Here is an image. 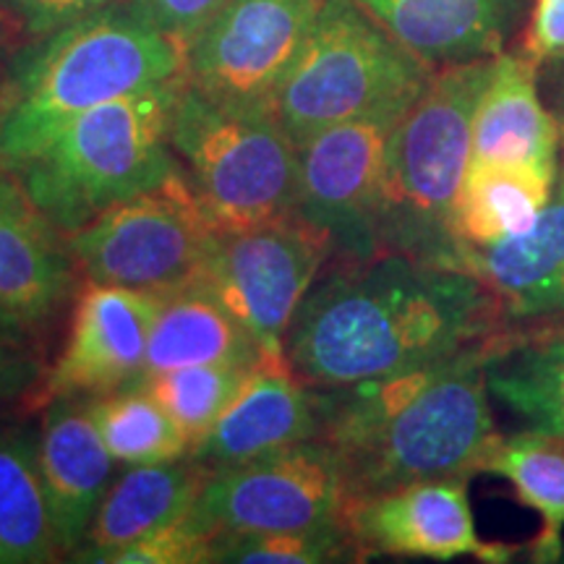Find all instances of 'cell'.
<instances>
[{
    "label": "cell",
    "instance_id": "obj_22",
    "mask_svg": "<svg viewBox=\"0 0 564 564\" xmlns=\"http://www.w3.org/2000/svg\"><path fill=\"white\" fill-rule=\"evenodd\" d=\"M486 382L525 429L564 440V319L510 324L494 335Z\"/></svg>",
    "mask_w": 564,
    "mask_h": 564
},
{
    "label": "cell",
    "instance_id": "obj_12",
    "mask_svg": "<svg viewBox=\"0 0 564 564\" xmlns=\"http://www.w3.org/2000/svg\"><path fill=\"white\" fill-rule=\"evenodd\" d=\"M398 116L356 118L329 126L299 147V188L293 212L327 236L333 259L379 253V202Z\"/></svg>",
    "mask_w": 564,
    "mask_h": 564
},
{
    "label": "cell",
    "instance_id": "obj_25",
    "mask_svg": "<svg viewBox=\"0 0 564 564\" xmlns=\"http://www.w3.org/2000/svg\"><path fill=\"white\" fill-rule=\"evenodd\" d=\"M63 560L42 489L37 429L0 415V564Z\"/></svg>",
    "mask_w": 564,
    "mask_h": 564
},
{
    "label": "cell",
    "instance_id": "obj_37",
    "mask_svg": "<svg viewBox=\"0 0 564 564\" xmlns=\"http://www.w3.org/2000/svg\"><path fill=\"white\" fill-rule=\"evenodd\" d=\"M560 186L564 188V160H562V171H560Z\"/></svg>",
    "mask_w": 564,
    "mask_h": 564
},
{
    "label": "cell",
    "instance_id": "obj_21",
    "mask_svg": "<svg viewBox=\"0 0 564 564\" xmlns=\"http://www.w3.org/2000/svg\"><path fill=\"white\" fill-rule=\"evenodd\" d=\"M207 478V470H202L192 457L126 465L123 474L110 481L87 535L68 560L108 564L110 556L131 541L173 523L192 510Z\"/></svg>",
    "mask_w": 564,
    "mask_h": 564
},
{
    "label": "cell",
    "instance_id": "obj_17",
    "mask_svg": "<svg viewBox=\"0 0 564 564\" xmlns=\"http://www.w3.org/2000/svg\"><path fill=\"white\" fill-rule=\"evenodd\" d=\"M37 463L55 535L66 560L87 535L91 518L116 478V460L91 419L87 398L53 400L42 408Z\"/></svg>",
    "mask_w": 564,
    "mask_h": 564
},
{
    "label": "cell",
    "instance_id": "obj_32",
    "mask_svg": "<svg viewBox=\"0 0 564 564\" xmlns=\"http://www.w3.org/2000/svg\"><path fill=\"white\" fill-rule=\"evenodd\" d=\"M116 3L121 0H0V6L19 21L21 32L30 40Z\"/></svg>",
    "mask_w": 564,
    "mask_h": 564
},
{
    "label": "cell",
    "instance_id": "obj_14",
    "mask_svg": "<svg viewBox=\"0 0 564 564\" xmlns=\"http://www.w3.org/2000/svg\"><path fill=\"white\" fill-rule=\"evenodd\" d=\"M470 476L415 481L350 499L348 523L358 552L369 556L453 562L474 556L486 564H505L518 546L478 539L468 499Z\"/></svg>",
    "mask_w": 564,
    "mask_h": 564
},
{
    "label": "cell",
    "instance_id": "obj_26",
    "mask_svg": "<svg viewBox=\"0 0 564 564\" xmlns=\"http://www.w3.org/2000/svg\"><path fill=\"white\" fill-rule=\"evenodd\" d=\"M484 474L505 478L514 497L541 518L531 560L560 562L564 554V440L533 429L499 434L484 460Z\"/></svg>",
    "mask_w": 564,
    "mask_h": 564
},
{
    "label": "cell",
    "instance_id": "obj_4",
    "mask_svg": "<svg viewBox=\"0 0 564 564\" xmlns=\"http://www.w3.org/2000/svg\"><path fill=\"white\" fill-rule=\"evenodd\" d=\"M186 76L97 105L68 121L11 175L63 236L181 171L171 118Z\"/></svg>",
    "mask_w": 564,
    "mask_h": 564
},
{
    "label": "cell",
    "instance_id": "obj_3",
    "mask_svg": "<svg viewBox=\"0 0 564 564\" xmlns=\"http://www.w3.org/2000/svg\"><path fill=\"white\" fill-rule=\"evenodd\" d=\"M186 42L116 3L30 40L0 82V171L97 105L183 76Z\"/></svg>",
    "mask_w": 564,
    "mask_h": 564
},
{
    "label": "cell",
    "instance_id": "obj_2",
    "mask_svg": "<svg viewBox=\"0 0 564 564\" xmlns=\"http://www.w3.org/2000/svg\"><path fill=\"white\" fill-rule=\"evenodd\" d=\"M491 340L322 392V432L350 499L429 478L474 476L497 442L486 358Z\"/></svg>",
    "mask_w": 564,
    "mask_h": 564
},
{
    "label": "cell",
    "instance_id": "obj_23",
    "mask_svg": "<svg viewBox=\"0 0 564 564\" xmlns=\"http://www.w3.org/2000/svg\"><path fill=\"white\" fill-rule=\"evenodd\" d=\"M264 352L253 335L202 280L162 293L144 373L212 364H257Z\"/></svg>",
    "mask_w": 564,
    "mask_h": 564
},
{
    "label": "cell",
    "instance_id": "obj_15",
    "mask_svg": "<svg viewBox=\"0 0 564 564\" xmlns=\"http://www.w3.org/2000/svg\"><path fill=\"white\" fill-rule=\"evenodd\" d=\"M76 278L66 236L0 171V324L37 343L76 295Z\"/></svg>",
    "mask_w": 564,
    "mask_h": 564
},
{
    "label": "cell",
    "instance_id": "obj_7",
    "mask_svg": "<svg viewBox=\"0 0 564 564\" xmlns=\"http://www.w3.org/2000/svg\"><path fill=\"white\" fill-rule=\"evenodd\" d=\"M167 137L220 232L293 212L299 147L270 110L217 102L183 82Z\"/></svg>",
    "mask_w": 564,
    "mask_h": 564
},
{
    "label": "cell",
    "instance_id": "obj_27",
    "mask_svg": "<svg viewBox=\"0 0 564 564\" xmlns=\"http://www.w3.org/2000/svg\"><path fill=\"white\" fill-rule=\"evenodd\" d=\"M87 403L116 463H171L192 453V444L175 421L139 382L100 398H87Z\"/></svg>",
    "mask_w": 564,
    "mask_h": 564
},
{
    "label": "cell",
    "instance_id": "obj_8",
    "mask_svg": "<svg viewBox=\"0 0 564 564\" xmlns=\"http://www.w3.org/2000/svg\"><path fill=\"white\" fill-rule=\"evenodd\" d=\"M82 280L171 293L199 280L220 241L183 167L66 236Z\"/></svg>",
    "mask_w": 564,
    "mask_h": 564
},
{
    "label": "cell",
    "instance_id": "obj_13",
    "mask_svg": "<svg viewBox=\"0 0 564 564\" xmlns=\"http://www.w3.org/2000/svg\"><path fill=\"white\" fill-rule=\"evenodd\" d=\"M162 293L84 280L74 295L68 335L45 369L26 411L53 400L100 398L144 377L147 345Z\"/></svg>",
    "mask_w": 564,
    "mask_h": 564
},
{
    "label": "cell",
    "instance_id": "obj_35",
    "mask_svg": "<svg viewBox=\"0 0 564 564\" xmlns=\"http://www.w3.org/2000/svg\"><path fill=\"white\" fill-rule=\"evenodd\" d=\"M554 66H562L560 76H556V84H554V118L556 123H560V133H562V154H564V58L556 61Z\"/></svg>",
    "mask_w": 564,
    "mask_h": 564
},
{
    "label": "cell",
    "instance_id": "obj_10",
    "mask_svg": "<svg viewBox=\"0 0 564 564\" xmlns=\"http://www.w3.org/2000/svg\"><path fill=\"white\" fill-rule=\"evenodd\" d=\"M350 489L327 442L306 440L212 474L194 512L217 535L345 523Z\"/></svg>",
    "mask_w": 564,
    "mask_h": 564
},
{
    "label": "cell",
    "instance_id": "obj_33",
    "mask_svg": "<svg viewBox=\"0 0 564 564\" xmlns=\"http://www.w3.org/2000/svg\"><path fill=\"white\" fill-rule=\"evenodd\" d=\"M123 3L158 30L188 42L228 0H123Z\"/></svg>",
    "mask_w": 564,
    "mask_h": 564
},
{
    "label": "cell",
    "instance_id": "obj_34",
    "mask_svg": "<svg viewBox=\"0 0 564 564\" xmlns=\"http://www.w3.org/2000/svg\"><path fill=\"white\" fill-rule=\"evenodd\" d=\"M520 53L539 68L564 58V0H535Z\"/></svg>",
    "mask_w": 564,
    "mask_h": 564
},
{
    "label": "cell",
    "instance_id": "obj_29",
    "mask_svg": "<svg viewBox=\"0 0 564 564\" xmlns=\"http://www.w3.org/2000/svg\"><path fill=\"white\" fill-rule=\"evenodd\" d=\"M333 564L364 562L348 523L303 531L217 535L209 564Z\"/></svg>",
    "mask_w": 564,
    "mask_h": 564
},
{
    "label": "cell",
    "instance_id": "obj_20",
    "mask_svg": "<svg viewBox=\"0 0 564 564\" xmlns=\"http://www.w3.org/2000/svg\"><path fill=\"white\" fill-rule=\"evenodd\" d=\"M562 133L541 102L539 66L525 53H502L478 100L470 160L562 171Z\"/></svg>",
    "mask_w": 564,
    "mask_h": 564
},
{
    "label": "cell",
    "instance_id": "obj_6",
    "mask_svg": "<svg viewBox=\"0 0 564 564\" xmlns=\"http://www.w3.org/2000/svg\"><path fill=\"white\" fill-rule=\"evenodd\" d=\"M434 70L358 0H324L272 116L301 144L329 126L405 112Z\"/></svg>",
    "mask_w": 564,
    "mask_h": 564
},
{
    "label": "cell",
    "instance_id": "obj_30",
    "mask_svg": "<svg viewBox=\"0 0 564 564\" xmlns=\"http://www.w3.org/2000/svg\"><path fill=\"white\" fill-rule=\"evenodd\" d=\"M215 541L217 533L192 507L173 523L131 541L108 564H209Z\"/></svg>",
    "mask_w": 564,
    "mask_h": 564
},
{
    "label": "cell",
    "instance_id": "obj_24",
    "mask_svg": "<svg viewBox=\"0 0 564 564\" xmlns=\"http://www.w3.org/2000/svg\"><path fill=\"white\" fill-rule=\"evenodd\" d=\"M556 183L560 171L470 160L449 225L455 257L468 246H489L531 228L554 199Z\"/></svg>",
    "mask_w": 564,
    "mask_h": 564
},
{
    "label": "cell",
    "instance_id": "obj_28",
    "mask_svg": "<svg viewBox=\"0 0 564 564\" xmlns=\"http://www.w3.org/2000/svg\"><path fill=\"white\" fill-rule=\"evenodd\" d=\"M253 366V364H251ZM249 364H212V366H183V369L144 373L139 384L152 394L165 413L175 421L188 444L202 440L212 423L241 387Z\"/></svg>",
    "mask_w": 564,
    "mask_h": 564
},
{
    "label": "cell",
    "instance_id": "obj_9",
    "mask_svg": "<svg viewBox=\"0 0 564 564\" xmlns=\"http://www.w3.org/2000/svg\"><path fill=\"white\" fill-rule=\"evenodd\" d=\"M329 259L327 236L291 212L220 232L199 280L249 329L264 356H285L288 329Z\"/></svg>",
    "mask_w": 564,
    "mask_h": 564
},
{
    "label": "cell",
    "instance_id": "obj_16",
    "mask_svg": "<svg viewBox=\"0 0 564 564\" xmlns=\"http://www.w3.org/2000/svg\"><path fill=\"white\" fill-rule=\"evenodd\" d=\"M319 432L322 392L303 382L285 356H262L188 457L212 476Z\"/></svg>",
    "mask_w": 564,
    "mask_h": 564
},
{
    "label": "cell",
    "instance_id": "obj_19",
    "mask_svg": "<svg viewBox=\"0 0 564 564\" xmlns=\"http://www.w3.org/2000/svg\"><path fill=\"white\" fill-rule=\"evenodd\" d=\"M432 68L505 53L528 0H358Z\"/></svg>",
    "mask_w": 564,
    "mask_h": 564
},
{
    "label": "cell",
    "instance_id": "obj_18",
    "mask_svg": "<svg viewBox=\"0 0 564 564\" xmlns=\"http://www.w3.org/2000/svg\"><path fill=\"white\" fill-rule=\"evenodd\" d=\"M453 267L484 280L510 324L564 319V188L531 228L489 246L457 251Z\"/></svg>",
    "mask_w": 564,
    "mask_h": 564
},
{
    "label": "cell",
    "instance_id": "obj_31",
    "mask_svg": "<svg viewBox=\"0 0 564 564\" xmlns=\"http://www.w3.org/2000/svg\"><path fill=\"white\" fill-rule=\"evenodd\" d=\"M42 377L45 364L34 348V340H26L0 324V415L13 405L24 408Z\"/></svg>",
    "mask_w": 564,
    "mask_h": 564
},
{
    "label": "cell",
    "instance_id": "obj_5",
    "mask_svg": "<svg viewBox=\"0 0 564 564\" xmlns=\"http://www.w3.org/2000/svg\"><path fill=\"white\" fill-rule=\"evenodd\" d=\"M497 58L436 68L394 123L379 202V253L453 267V209L474 154V118Z\"/></svg>",
    "mask_w": 564,
    "mask_h": 564
},
{
    "label": "cell",
    "instance_id": "obj_1",
    "mask_svg": "<svg viewBox=\"0 0 564 564\" xmlns=\"http://www.w3.org/2000/svg\"><path fill=\"white\" fill-rule=\"evenodd\" d=\"M510 327L476 274L398 251L324 267L285 335L306 384L335 390L491 340Z\"/></svg>",
    "mask_w": 564,
    "mask_h": 564
},
{
    "label": "cell",
    "instance_id": "obj_11",
    "mask_svg": "<svg viewBox=\"0 0 564 564\" xmlns=\"http://www.w3.org/2000/svg\"><path fill=\"white\" fill-rule=\"evenodd\" d=\"M324 0H228L186 42L188 87L238 108L270 110Z\"/></svg>",
    "mask_w": 564,
    "mask_h": 564
},
{
    "label": "cell",
    "instance_id": "obj_36",
    "mask_svg": "<svg viewBox=\"0 0 564 564\" xmlns=\"http://www.w3.org/2000/svg\"><path fill=\"white\" fill-rule=\"evenodd\" d=\"M0 82H3V51H0Z\"/></svg>",
    "mask_w": 564,
    "mask_h": 564
}]
</instances>
